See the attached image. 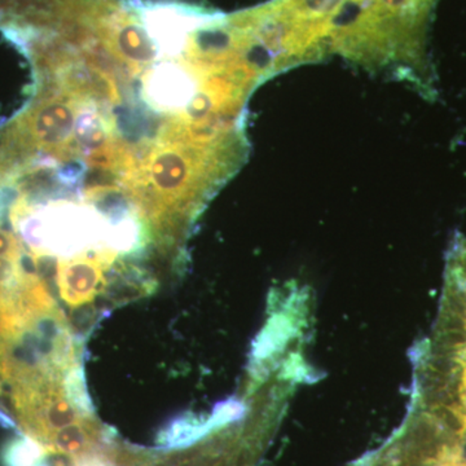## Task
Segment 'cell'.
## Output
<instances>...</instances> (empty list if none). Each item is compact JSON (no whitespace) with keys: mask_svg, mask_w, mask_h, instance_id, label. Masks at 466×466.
I'll return each mask as SVG.
<instances>
[{"mask_svg":"<svg viewBox=\"0 0 466 466\" xmlns=\"http://www.w3.org/2000/svg\"><path fill=\"white\" fill-rule=\"evenodd\" d=\"M47 461V452L27 437L16 441L8 452L11 466H50Z\"/></svg>","mask_w":466,"mask_h":466,"instance_id":"obj_4","label":"cell"},{"mask_svg":"<svg viewBox=\"0 0 466 466\" xmlns=\"http://www.w3.org/2000/svg\"><path fill=\"white\" fill-rule=\"evenodd\" d=\"M75 466H113V464L106 456L97 452L84 456V458L75 459Z\"/></svg>","mask_w":466,"mask_h":466,"instance_id":"obj_5","label":"cell"},{"mask_svg":"<svg viewBox=\"0 0 466 466\" xmlns=\"http://www.w3.org/2000/svg\"><path fill=\"white\" fill-rule=\"evenodd\" d=\"M76 364L72 330L57 305L0 321V379L9 388L64 380Z\"/></svg>","mask_w":466,"mask_h":466,"instance_id":"obj_1","label":"cell"},{"mask_svg":"<svg viewBox=\"0 0 466 466\" xmlns=\"http://www.w3.org/2000/svg\"><path fill=\"white\" fill-rule=\"evenodd\" d=\"M9 400L23 433L46 452L70 428L95 419L73 403L64 380H45L11 388Z\"/></svg>","mask_w":466,"mask_h":466,"instance_id":"obj_2","label":"cell"},{"mask_svg":"<svg viewBox=\"0 0 466 466\" xmlns=\"http://www.w3.org/2000/svg\"><path fill=\"white\" fill-rule=\"evenodd\" d=\"M118 256L116 251L101 250L56 259L55 279L60 299L67 308H85L106 290V274Z\"/></svg>","mask_w":466,"mask_h":466,"instance_id":"obj_3","label":"cell"}]
</instances>
